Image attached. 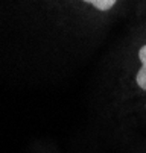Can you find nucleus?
<instances>
[{
    "mask_svg": "<svg viewBox=\"0 0 146 153\" xmlns=\"http://www.w3.org/2000/svg\"><path fill=\"white\" fill-rule=\"evenodd\" d=\"M111 90L122 103L146 111V15L128 32L116 53Z\"/></svg>",
    "mask_w": 146,
    "mask_h": 153,
    "instance_id": "1",
    "label": "nucleus"
},
{
    "mask_svg": "<svg viewBox=\"0 0 146 153\" xmlns=\"http://www.w3.org/2000/svg\"><path fill=\"white\" fill-rule=\"evenodd\" d=\"M66 11L75 14L84 25L91 27L107 26L133 6H143L142 0H58Z\"/></svg>",
    "mask_w": 146,
    "mask_h": 153,
    "instance_id": "2",
    "label": "nucleus"
},
{
    "mask_svg": "<svg viewBox=\"0 0 146 153\" xmlns=\"http://www.w3.org/2000/svg\"><path fill=\"white\" fill-rule=\"evenodd\" d=\"M142 2H143V5H145V3H146V0H142Z\"/></svg>",
    "mask_w": 146,
    "mask_h": 153,
    "instance_id": "3",
    "label": "nucleus"
}]
</instances>
